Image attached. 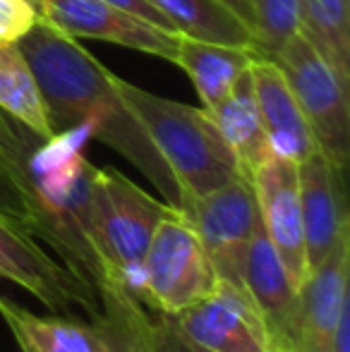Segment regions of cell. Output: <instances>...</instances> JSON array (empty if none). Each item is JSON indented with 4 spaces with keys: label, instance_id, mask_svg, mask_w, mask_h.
I'll list each match as a JSON object with an SVG mask.
<instances>
[{
    "label": "cell",
    "instance_id": "obj_1",
    "mask_svg": "<svg viewBox=\"0 0 350 352\" xmlns=\"http://www.w3.org/2000/svg\"><path fill=\"white\" fill-rule=\"evenodd\" d=\"M17 46L39 84L53 135L87 130L89 137H96L135 163L159 187L166 201L180 209V190L173 175L122 103L116 74L82 48L77 38L58 32L43 19L34 24Z\"/></svg>",
    "mask_w": 350,
    "mask_h": 352
},
{
    "label": "cell",
    "instance_id": "obj_2",
    "mask_svg": "<svg viewBox=\"0 0 350 352\" xmlns=\"http://www.w3.org/2000/svg\"><path fill=\"white\" fill-rule=\"evenodd\" d=\"M27 180L39 206V235L61 254L77 276L91 283L94 290L118 283L108 271L91 226V173L70 132L43 142L29 153ZM120 285V283H118Z\"/></svg>",
    "mask_w": 350,
    "mask_h": 352
},
{
    "label": "cell",
    "instance_id": "obj_3",
    "mask_svg": "<svg viewBox=\"0 0 350 352\" xmlns=\"http://www.w3.org/2000/svg\"><path fill=\"white\" fill-rule=\"evenodd\" d=\"M122 103L164 158L180 190V211L192 199L243 175L204 108L177 103L116 77Z\"/></svg>",
    "mask_w": 350,
    "mask_h": 352
},
{
    "label": "cell",
    "instance_id": "obj_4",
    "mask_svg": "<svg viewBox=\"0 0 350 352\" xmlns=\"http://www.w3.org/2000/svg\"><path fill=\"white\" fill-rule=\"evenodd\" d=\"M101 314L89 324L39 316L0 295V316L19 348L29 352H144L149 309L122 285L98 290Z\"/></svg>",
    "mask_w": 350,
    "mask_h": 352
},
{
    "label": "cell",
    "instance_id": "obj_5",
    "mask_svg": "<svg viewBox=\"0 0 350 352\" xmlns=\"http://www.w3.org/2000/svg\"><path fill=\"white\" fill-rule=\"evenodd\" d=\"M175 211L168 201L146 195L116 168L91 173V226L108 271L135 295L142 259L159 223Z\"/></svg>",
    "mask_w": 350,
    "mask_h": 352
},
{
    "label": "cell",
    "instance_id": "obj_6",
    "mask_svg": "<svg viewBox=\"0 0 350 352\" xmlns=\"http://www.w3.org/2000/svg\"><path fill=\"white\" fill-rule=\"evenodd\" d=\"M216 283L219 274L197 230L180 209L171 211L146 247L135 297L154 314L175 316L209 295Z\"/></svg>",
    "mask_w": 350,
    "mask_h": 352
},
{
    "label": "cell",
    "instance_id": "obj_7",
    "mask_svg": "<svg viewBox=\"0 0 350 352\" xmlns=\"http://www.w3.org/2000/svg\"><path fill=\"white\" fill-rule=\"evenodd\" d=\"M274 63L281 67L317 148L341 170L350 163V103L348 82L331 63L298 32Z\"/></svg>",
    "mask_w": 350,
    "mask_h": 352
},
{
    "label": "cell",
    "instance_id": "obj_8",
    "mask_svg": "<svg viewBox=\"0 0 350 352\" xmlns=\"http://www.w3.org/2000/svg\"><path fill=\"white\" fill-rule=\"evenodd\" d=\"M0 278L32 292L51 311L82 309L89 319L101 314V302L91 283L53 259L27 228L5 216H0Z\"/></svg>",
    "mask_w": 350,
    "mask_h": 352
},
{
    "label": "cell",
    "instance_id": "obj_9",
    "mask_svg": "<svg viewBox=\"0 0 350 352\" xmlns=\"http://www.w3.org/2000/svg\"><path fill=\"white\" fill-rule=\"evenodd\" d=\"M182 213L199 235L219 278L238 285L243 254L262 226L252 180L235 175L226 185L192 199Z\"/></svg>",
    "mask_w": 350,
    "mask_h": 352
},
{
    "label": "cell",
    "instance_id": "obj_10",
    "mask_svg": "<svg viewBox=\"0 0 350 352\" xmlns=\"http://www.w3.org/2000/svg\"><path fill=\"white\" fill-rule=\"evenodd\" d=\"M175 326L211 352H274L269 329L240 285L219 278L199 302L171 316Z\"/></svg>",
    "mask_w": 350,
    "mask_h": 352
},
{
    "label": "cell",
    "instance_id": "obj_11",
    "mask_svg": "<svg viewBox=\"0 0 350 352\" xmlns=\"http://www.w3.org/2000/svg\"><path fill=\"white\" fill-rule=\"evenodd\" d=\"M39 12L43 22L72 38H98L132 51L159 56L164 60H173L180 38L177 32L154 27L103 0H41Z\"/></svg>",
    "mask_w": 350,
    "mask_h": 352
},
{
    "label": "cell",
    "instance_id": "obj_12",
    "mask_svg": "<svg viewBox=\"0 0 350 352\" xmlns=\"http://www.w3.org/2000/svg\"><path fill=\"white\" fill-rule=\"evenodd\" d=\"M250 180L254 187L266 237L278 259L283 261L293 285L300 290L309 271L307 256H305L303 213H300L298 163L271 153Z\"/></svg>",
    "mask_w": 350,
    "mask_h": 352
},
{
    "label": "cell",
    "instance_id": "obj_13",
    "mask_svg": "<svg viewBox=\"0 0 350 352\" xmlns=\"http://www.w3.org/2000/svg\"><path fill=\"white\" fill-rule=\"evenodd\" d=\"M238 285L250 295L269 329L274 352H298L300 290L259 226L240 261Z\"/></svg>",
    "mask_w": 350,
    "mask_h": 352
},
{
    "label": "cell",
    "instance_id": "obj_14",
    "mask_svg": "<svg viewBox=\"0 0 350 352\" xmlns=\"http://www.w3.org/2000/svg\"><path fill=\"white\" fill-rule=\"evenodd\" d=\"M298 180L305 256L307 271H312L350 235L346 170L333 166L322 151H314L298 163Z\"/></svg>",
    "mask_w": 350,
    "mask_h": 352
},
{
    "label": "cell",
    "instance_id": "obj_15",
    "mask_svg": "<svg viewBox=\"0 0 350 352\" xmlns=\"http://www.w3.org/2000/svg\"><path fill=\"white\" fill-rule=\"evenodd\" d=\"M350 235L343 237L331 254L309 271L300 287V338L298 352H329L343 307L350 305Z\"/></svg>",
    "mask_w": 350,
    "mask_h": 352
},
{
    "label": "cell",
    "instance_id": "obj_16",
    "mask_svg": "<svg viewBox=\"0 0 350 352\" xmlns=\"http://www.w3.org/2000/svg\"><path fill=\"white\" fill-rule=\"evenodd\" d=\"M250 72L271 153L300 163L319 151L281 67L274 60L254 56Z\"/></svg>",
    "mask_w": 350,
    "mask_h": 352
},
{
    "label": "cell",
    "instance_id": "obj_17",
    "mask_svg": "<svg viewBox=\"0 0 350 352\" xmlns=\"http://www.w3.org/2000/svg\"><path fill=\"white\" fill-rule=\"evenodd\" d=\"M206 113L235 156L238 170L245 177H252V173L271 156L257 98H254L252 72L245 70L240 74L223 101Z\"/></svg>",
    "mask_w": 350,
    "mask_h": 352
},
{
    "label": "cell",
    "instance_id": "obj_18",
    "mask_svg": "<svg viewBox=\"0 0 350 352\" xmlns=\"http://www.w3.org/2000/svg\"><path fill=\"white\" fill-rule=\"evenodd\" d=\"M254 53L250 48L226 46V43L201 41V38L182 36L177 38L173 60L190 77L201 108L211 111L226 98L238 77L252 65Z\"/></svg>",
    "mask_w": 350,
    "mask_h": 352
},
{
    "label": "cell",
    "instance_id": "obj_19",
    "mask_svg": "<svg viewBox=\"0 0 350 352\" xmlns=\"http://www.w3.org/2000/svg\"><path fill=\"white\" fill-rule=\"evenodd\" d=\"M151 5L182 36L250 48L254 53L250 24L223 0H151Z\"/></svg>",
    "mask_w": 350,
    "mask_h": 352
},
{
    "label": "cell",
    "instance_id": "obj_20",
    "mask_svg": "<svg viewBox=\"0 0 350 352\" xmlns=\"http://www.w3.org/2000/svg\"><path fill=\"white\" fill-rule=\"evenodd\" d=\"M0 111L41 142L56 137L39 84L19 46H0Z\"/></svg>",
    "mask_w": 350,
    "mask_h": 352
},
{
    "label": "cell",
    "instance_id": "obj_21",
    "mask_svg": "<svg viewBox=\"0 0 350 352\" xmlns=\"http://www.w3.org/2000/svg\"><path fill=\"white\" fill-rule=\"evenodd\" d=\"M300 32L350 82V0H300Z\"/></svg>",
    "mask_w": 350,
    "mask_h": 352
},
{
    "label": "cell",
    "instance_id": "obj_22",
    "mask_svg": "<svg viewBox=\"0 0 350 352\" xmlns=\"http://www.w3.org/2000/svg\"><path fill=\"white\" fill-rule=\"evenodd\" d=\"M254 56L274 60L300 32V0H250Z\"/></svg>",
    "mask_w": 350,
    "mask_h": 352
},
{
    "label": "cell",
    "instance_id": "obj_23",
    "mask_svg": "<svg viewBox=\"0 0 350 352\" xmlns=\"http://www.w3.org/2000/svg\"><path fill=\"white\" fill-rule=\"evenodd\" d=\"M0 216L19 223L34 237L39 235L41 216L24 170L0 146Z\"/></svg>",
    "mask_w": 350,
    "mask_h": 352
},
{
    "label": "cell",
    "instance_id": "obj_24",
    "mask_svg": "<svg viewBox=\"0 0 350 352\" xmlns=\"http://www.w3.org/2000/svg\"><path fill=\"white\" fill-rule=\"evenodd\" d=\"M41 19L32 0H0V46H17Z\"/></svg>",
    "mask_w": 350,
    "mask_h": 352
},
{
    "label": "cell",
    "instance_id": "obj_25",
    "mask_svg": "<svg viewBox=\"0 0 350 352\" xmlns=\"http://www.w3.org/2000/svg\"><path fill=\"white\" fill-rule=\"evenodd\" d=\"M144 352H211L195 340H190L171 316H161L151 311V324L146 331V345Z\"/></svg>",
    "mask_w": 350,
    "mask_h": 352
},
{
    "label": "cell",
    "instance_id": "obj_26",
    "mask_svg": "<svg viewBox=\"0 0 350 352\" xmlns=\"http://www.w3.org/2000/svg\"><path fill=\"white\" fill-rule=\"evenodd\" d=\"M39 144H43V142L39 140V137H34L32 132L24 130L22 125H17L14 120H10V118L0 111V146H3V151L8 153L22 170H24V166H27L29 153H32ZM24 175H27V173H24Z\"/></svg>",
    "mask_w": 350,
    "mask_h": 352
},
{
    "label": "cell",
    "instance_id": "obj_27",
    "mask_svg": "<svg viewBox=\"0 0 350 352\" xmlns=\"http://www.w3.org/2000/svg\"><path fill=\"white\" fill-rule=\"evenodd\" d=\"M103 3L113 5V8H120L125 12L135 14V17L144 19V22L154 24V27H161L166 32H173V27L168 24V19L159 12V10L151 5V0H103Z\"/></svg>",
    "mask_w": 350,
    "mask_h": 352
},
{
    "label": "cell",
    "instance_id": "obj_28",
    "mask_svg": "<svg viewBox=\"0 0 350 352\" xmlns=\"http://www.w3.org/2000/svg\"><path fill=\"white\" fill-rule=\"evenodd\" d=\"M329 352H350V305L343 307L341 316H338L336 331H333L331 350Z\"/></svg>",
    "mask_w": 350,
    "mask_h": 352
},
{
    "label": "cell",
    "instance_id": "obj_29",
    "mask_svg": "<svg viewBox=\"0 0 350 352\" xmlns=\"http://www.w3.org/2000/svg\"><path fill=\"white\" fill-rule=\"evenodd\" d=\"M223 3L228 5L233 12H238L240 17L250 24V29H252V5H250V0H223Z\"/></svg>",
    "mask_w": 350,
    "mask_h": 352
},
{
    "label": "cell",
    "instance_id": "obj_30",
    "mask_svg": "<svg viewBox=\"0 0 350 352\" xmlns=\"http://www.w3.org/2000/svg\"><path fill=\"white\" fill-rule=\"evenodd\" d=\"M32 3H36V5H39V3H41V0H32Z\"/></svg>",
    "mask_w": 350,
    "mask_h": 352
},
{
    "label": "cell",
    "instance_id": "obj_31",
    "mask_svg": "<svg viewBox=\"0 0 350 352\" xmlns=\"http://www.w3.org/2000/svg\"><path fill=\"white\" fill-rule=\"evenodd\" d=\"M19 350H22V352H29V350H24V348H19Z\"/></svg>",
    "mask_w": 350,
    "mask_h": 352
}]
</instances>
